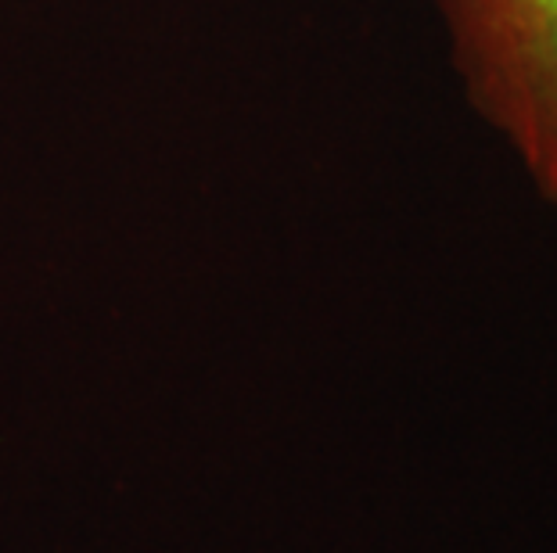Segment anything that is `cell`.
Instances as JSON below:
<instances>
[{
    "instance_id": "6da1fadb",
    "label": "cell",
    "mask_w": 557,
    "mask_h": 553,
    "mask_svg": "<svg viewBox=\"0 0 557 553\" xmlns=\"http://www.w3.org/2000/svg\"><path fill=\"white\" fill-rule=\"evenodd\" d=\"M471 112L557 205V0H432Z\"/></svg>"
}]
</instances>
